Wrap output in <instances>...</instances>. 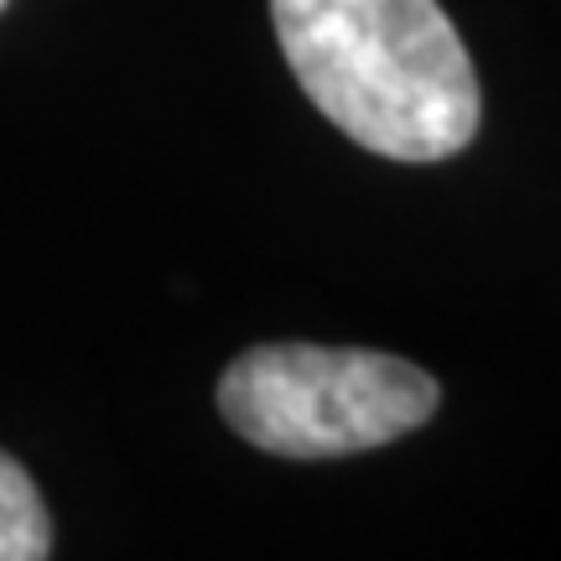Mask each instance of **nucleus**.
I'll list each match as a JSON object with an SVG mask.
<instances>
[{
	"label": "nucleus",
	"mask_w": 561,
	"mask_h": 561,
	"mask_svg": "<svg viewBox=\"0 0 561 561\" xmlns=\"http://www.w3.org/2000/svg\"><path fill=\"white\" fill-rule=\"evenodd\" d=\"M307 100L364 151L458 157L479 136V73L437 0H271Z\"/></svg>",
	"instance_id": "f257e3e1"
},
{
	"label": "nucleus",
	"mask_w": 561,
	"mask_h": 561,
	"mask_svg": "<svg viewBox=\"0 0 561 561\" xmlns=\"http://www.w3.org/2000/svg\"><path fill=\"white\" fill-rule=\"evenodd\" d=\"M442 390L416 364L375 348L261 343L224 369L219 416L271 458H354L432 421Z\"/></svg>",
	"instance_id": "f03ea898"
},
{
	"label": "nucleus",
	"mask_w": 561,
	"mask_h": 561,
	"mask_svg": "<svg viewBox=\"0 0 561 561\" xmlns=\"http://www.w3.org/2000/svg\"><path fill=\"white\" fill-rule=\"evenodd\" d=\"M53 551V520L32 473L0 453V561H42Z\"/></svg>",
	"instance_id": "7ed1b4c3"
},
{
	"label": "nucleus",
	"mask_w": 561,
	"mask_h": 561,
	"mask_svg": "<svg viewBox=\"0 0 561 561\" xmlns=\"http://www.w3.org/2000/svg\"><path fill=\"white\" fill-rule=\"evenodd\" d=\"M0 11H5V0H0Z\"/></svg>",
	"instance_id": "20e7f679"
}]
</instances>
